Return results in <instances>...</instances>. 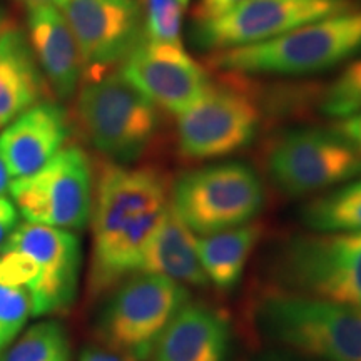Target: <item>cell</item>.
I'll return each mask as SVG.
<instances>
[{"instance_id": "1", "label": "cell", "mask_w": 361, "mask_h": 361, "mask_svg": "<svg viewBox=\"0 0 361 361\" xmlns=\"http://www.w3.org/2000/svg\"><path fill=\"white\" fill-rule=\"evenodd\" d=\"M169 180L159 169L102 162L90 211V296H101L139 273L149 239L169 207Z\"/></svg>"}, {"instance_id": "2", "label": "cell", "mask_w": 361, "mask_h": 361, "mask_svg": "<svg viewBox=\"0 0 361 361\" xmlns=\"http://www.w3.org/2000/svg\"><path fill=\"white\" fill-rule=\"evenodd\" d=\"M264 341L314 361H361V308L274 290L252 306Z\"/></svg>"}, {"instance_id": "3", "label": "cell", "mask_w": 361, "mask_h": 361, "mask_svg": "<svg viewBox=\"0 0 361 361\" xmlns=\"http://www.w3.org/2000/svg\"><path fill=\"white\" fill-rule=\"evenodd\" d=\"M72 126L106 161L133 164L159 130V112L121 72L85 79L72 109Z\"/></svg>"}, {"instance_id": "4", "label": "cell", "mask_w": 361, "mask_h": 361, "mask_svg": "<svg viewBox=\"0 0 361 361\" xmlns=\"http://www.w3.org/2000/svg\"><path fill=\"white\" fill-rule=\"evenodd\" d=\"M361 51V11L310 22L259 44L214 52L211 64L241 74L303 75L331 69Z\"/></svg>"}, {"instance_id": "5", "label": "cell", "mask_w": 361, "mask_h": 361, "mask_svg": "<svg viewBox=\"0 0 361 361\" xmlns=\"http://www.w3.org/2000/svg\"><path fill=\"white\" fill-rule=\"evenodd\" d=\"M274 290L361 308V233L293 236L273 252Z\"/></svg>"}, {"instance_id": "6", "label": "cell", "mask_w": 361, "mask_h": 361, "mask_svg": "<svg viewBox=\"0 0 361 361\" xmlns=\"http://www.w3.org/2000/svg\"><path fill=\"white\" fill-rule=\"evenodd\" d=\"M189 301V288L173 279L151 273L130 274L104 301L96 319L97 340L130 361H146Z\"/></svg>"}, {"instance_id": "7", "label": "cell", "mask_w": 361, "mask_h": 361, "mask_svg": "<svg viewBox=\"0 0 361 361\" xmlns=\"http://www.w3.org/2000/svg\"><path fill=\"white\" fill-rule=\"evenodd\" d=\"M264 202L256 171L245 162H219L180 174L169 204L197 236L251 223Z\"/></svg>"}, {"instance_id": "8", "label": "cell", "mask_w": 361, "mask_h": 361, "mask_svg": "<svg viewBox=\"0 0 361 361\" xmlns=\"http://www.w3.org/2000/svg\"><path fill=\"white\" fill-rule=\"evenodd\" d=\"M266 168L279 191L301 197L360 178L361 154L335 129L298 128L273 142Z\"/></svg>"}, {"instance_id": "9", "label": "cell", "mask_w": 361, "mask_h": 361, "mask_svg": "<svg viewBox=\"0 0 361 361\" xmlns=\"http://www.w3.org/2000/svg\"><path fill=\"white\" fill-rule=\"evenodd\" d=\"M11 196L29 223L80 231L92 211V164L84 149L67 146L34 174L12 180Z\"/></svg>"}, {"instance_id": "10", "label": "cell", "mask_w": 361, "mask_h": 361, "mask_svg": "<svg viewBox=\"0 0 361 361\" xmlns=\"http://www.w3.org/2000/svg\"><path fill=\"white\" fill-rule=\"evenodd\" d=\"M259 107L250 94L231 85H207L178 114L179 152L188 159H223L246 149L259 128Z\"/></svg>"}, {"instance_id": "11", "label": "cell", "mask_w": 361, "mask_h": 361, "mask_svg": "<svg viewBox=\"0 0 361 361\" xmlns=\"http://www.w3.org/2000/svg\"><path fill=\"white\" fill-rule=\"evenodd\" d=\"M353 11L350 0H246L218 20L197 24L194 40L206 51L259 44L310 22Z\"/></svg>"}, {"instance_id": "12", "label": "cell", "mask_w": 361, "mask_h": 361, "mask_svg": "<svg viewBox=\"0 0 361 361\" xmlns=\"http://www.w3.org/2000/svg\"><path fill=\"white\" fill-rule=\"evenodd\" d=\"M2 250L29 255L37 264V278L29 288L32 316L64 313L79 290L82 250L78 234L47 224L22 223Z\"/></svg>"}, {"instance_id": "13", "label": "cell", "mask_w": 361, "mask_h": 361, "mask_svg": "<svg viewBox=\"0 0 361 361\" xmlns=\"http://www.w3.org/2000/svg\"><path fill=\"white\" fill-rule=\"evenodd\" d=\"M87 79L106 74L144 39L137 0H66L62 7Z\"/></svg>"}, {"instance_id": "14", "label": "cell", "mask_w": 361, "mask_h": 361, "mask_svg": "<svg viewBox=\"0 0 361 361\" xmlns=\"http://www.w3.org/2000/svg\"><path fill=\"white\" fill-rule=\"evenodd\" d=\"M156 107L179 114L204 92L206 71L183 44H156L142 39L119 71Z\"/></svg>"}, {"instance_id": "15", "label": "cell", "mask_w": 361, "mask_h": 361, "mask_svg": "<svg viewBox=\"0 0 361 361\" xmlns=\"http://www.w3.org/2000/svg\"><path fill=\"white\" fill-rule=\"evenodd\" d=\"M71 133L67 111L47 99L7 124L0 134V157L12 178L30 176L66 147Z\"/></svg>"}, {"instance_id": "16", "label": "cell", "mask_w": 361, "mask_h": 361, "mask_svg": "<svg viewBox=\"0 0 361 361\" xmlns=\"http://www.w3.org/2000/svg\"><path fill=\"white\" fill-rule=\"evenodd\" d=\"M233 326L226 311L202 301H189L146 361H229Z\"/></svg>"}, {"instance_id": "17", "label": "cell", "mask_w": 361, "mask_h": 361, "mask_svg": "<svg viewBox=\"0 0 361 361\" xmlns=\"http://www.w3.org/2000/svg\"><path fill=\"white\" fill-rule=\"evenodd\" d=\"M27 39L52 96L69 101L78 92L84 64L64 13L54 6L29 7Z\"/></svg>"}, {"instance_id": "18", "label": "cell", "mask_w": 361, "mask_h": 361, "mask_svg": "<svg viewBox=\"0 0 361 361\" xmlns=\"http://www.w3.org/2000/svg\"><path fill=\"white\" fill-rule=\"evenodd\" d=\"M52 97L24 30L11 20L0 30V126Z\"/></svg>"}, {"instance_id": "19", "label": "cell", "mask_w": 361, "mask_h": 361, "mask_svg": "<svg viewBox=\"0 0 361 361\" xmlns=\"http://www.w3.org/2000/svg\"><path fill=\"white\" fill-rule=\"evenodd\" d=\"M139 273L159 274L186 288L209 286L197 252V236L178 218L171 204L149 239Z\"/></svg>"}, {"instance_id": "20", "label": "cell", "mask_w": 361, "mask_h": 361, "mask_svg": "<svg viewBox=\"0 0 361 361\" xmlns=\"http://www.w3.org/2000/svg\"><path fill=\"white\" fill-rule=\"evenodd\" d=\"M261 233L263 226L251 221L238 228L197 236V252L209 284L219 291L234 290L241 283Z\"/></svg>"}, {"instance_id": "21", "label": "cell", "mask_w": 361, "mask_h": 361, "mask_svg": "<svg viewBox=\"0 0 361 361\" xmlns=\"http://www.w3.org/2000/svg\"><path fill=\"white\" fill-rule=\"evenodd\" d=\"M300 219L311 233H361V176L305 202Z\"/></svg>"}, {"instance_id": "22", "label": "cell", "mask_w": 361, "mask_h": 361, "mask_svg": "<svg viewBox=\"0 0 361 361\" xmlns=\"http://www.w3.org/2000/svg\"><path fill=\"white\" fill-rule=\"evenodd\" d=\"M71 340L64 324L45 319L30 326L0 353V361H71Z\"/></svg>"}, {"instance_id": "23", "label": "cell", "mask_w": 361, "mask_h": 361, "mask_svg": "<svg viewBox=\"0 0 361 361\" xmlns=\"http://www.w3.org/2000/svg\"><path fill=\"white\" fill-rule=\"evenodd\" d=\"M183 8L179 0H141L144 39L156 44H183Z\"/></svg>"}, {"instance_id": "24", "label": "cell", "mask_w": 361, "mask_h": 361, "mask_svg": "<svg viewBox=\"0 0 361 361\" xmlns=\"http://www.w3.org/2000/svg\"><path fill=\"white\" fill-rule=\"evenodd\" d=\"M319 109L335 119H346L361 111V59L351 62L324 90Z\"/></svg>"}, {"instance_id": "25", "label": "cell", "mask_w": 361, "mask_h": 361, "mask_svg": "<svg viewBox=\"0 0 361 361\" xmlns=\"http://www.w3.org/2000/svg\"><path fill=\"white\" fill-rule=\"evenodd\" d=\"M30 314L32 305L27 288L0 281V353L19 336Z\"/></svg>"}, {"instance_id": "26", "label": "cell", "mask_w": 361, "mask_h": 361, "mask_svg": "<svg viewBox=\"0 0 361 361\" xmlns=\"http://www.w3.org/2000/svg\"><path fill=\"white\" fill-rule=\"evenodd\" d=\"M243 2L246 0H200L196 11H194V17H196L197 24L218 20Z\"/></svg>"}, {"instance_id": "27", "label": "cell", "mask_w": 361, "mask_h": 361, "mask_svg": "<svg viewBox=\"0 0 361 361\" xmlns=\"http://www.w3.org/2000/svg\"><path fill=\"white\" fill-rule=\"evenodd\" d=\"M19 226V211L8 197H0V251Z\"/></svg>"}, {"instance_id": "28", "label": "cell", "mask_w": 361, "mask_h": 361, "mask_svg": "<svg viewBox=\"0 0 361 361\" xmlns=\"http://www.w3.org/2000/svg\"><path fill=\"white\" fill-rule=\"evenodd\" d=\"M335 130L341 135V137H345L346 141H348L361 154V111L356 112L353 116L346 117V119H341L340 123L336 124Z\"/></svg>"}, {"instance_id": "29", "label": "cell", "mask_w": 361, "mask_h": 361, "mask_svg": "<svg viewBox=\"0 0 361 361\" xmlns=\"http://www.w3.org/2000/svg\"><path fill=\"white\" fill-rule=\"evenodd\" d=\"M79 361H130L117 351L106 348L104 345H89L82 350Z\"/></svg>"}, {"instance_id": "30", "label": "cell", "mask_w": 361, "mask_h": 361, "mask_svg": "<svg viewBox=\"0 0 361 361\" xmlns=\"http://www.w3.org/2000/svg\"><path fill=\"white\" fill-rule=\"evenodd\" d=\"M251 361H314V360H310V358H306V356L293 353V351L276 348V350L264 351V353L258 355Z\"/></svg>"}, {"instance_id": "31", "label": "cell", "mask_w": 361, "mask_h": 361, "mask_svg": "<svg viewBox=\"0 0 361 361\" xmlns=\"http://www.w3.org/2000/svg\"><path fill=\"white\" fill-rule=\"evenodd\" d=\"M12 186V176L8 173L7 166L4 164L2 157H0V197H7V194L11 192Z\"/></svg>"}, {"instance_id": "32", "label": "cell", "mask_w": 361, "mask_h": 361, "mask_svg": "<svg viewBox=\"0 0 361 361\" xmlns=\"http://www.w3.org/2000/svg\"><path fill=\"white\" fill-rule=\"evenodd\" d=\"M29 7H37V6H54V7H64L66 0H22Z\"/></svg>"}, {"instance_id": "33", "label": "cell", "mask_w": 361, "mask_h": 361, "mask_svg": "<svg viewBox=\"0 0 361 361\" xmlns=\"http://www.w3.org/2000/svg\"><path fill=\"white\" fill-rule=\"evenodd\" d=\"M7 20H8V19L6 17V13H4L2 8H0V30H2L4 25L7 24Z\"/></svg>"}, {"instance_id": "34", "label": "cell", "mask_w": 361, "mask_h": 361, "mask_svg": "<svg viewBox=\"0 0 361 361\" xmlns=\"http://www.w3.org/2000/svg\"><path fill=\"white\" fill-rule=\"evenodd\" d=\"M179 2H180V4H183V7H186V6H188V4H189V0H179Z\"/></svg>"}]
</instances>
